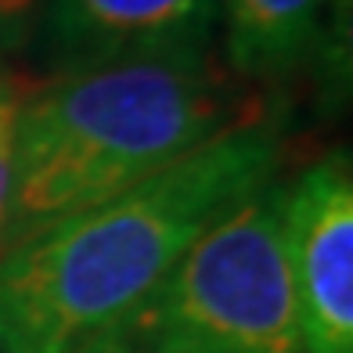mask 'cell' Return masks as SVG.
I'll use <instances>...</instances> for the list:
<instances>
[{
    "mask_svg": "<svg viewBox=\"0 0 353 353\" xmlns=\"http://www.w3.org/2000/svg\"><path fill=\"white\" fill-rule=\"evenodd\" d=\"M281 130L220 134L90 210L0 252V353H87L231 202L274 181Z\"/></svg>",
    "mask_w": 353,
    "mask_h": 353,
    "instance_id": "cell-1",
    "label": "cell"
},
{
    "mask_svg": "<svg viewBox=\"0 0 353 353\" xmlns=\"http://www.w3.org/2000/svg\"><path fill=\"white\" fill-rule=\"evenodd\" d=\"M256 119H263L256 94L210 43L61 69L54 83L22 101L0 252Z\"/></svg>",
    "mask_w": 353,
    "mask_h": 353,
    "instance_id": "cell-2",
    "label": "cell"
},
{
    "mask_svg": "<svg viewBox=\"0 0 353 353\" xmlns=\"http://www.w3.org/2000/svg\"><path fill=\"white\" fill-rule=\"evenodd\" d=\"M278 176L231 202L87 353H310L285 260Z\"/></svg>",
    "mask_w": 353,
    "mask_h": 353,
    "instance_id": "cell-3",
    "label": "cell"
},
{
    "mask_svg": "<svg viewBox=\"0 0 353 353\" xmlns=\"http://www.w3.org/2000/svg\"><path fill=\"white\" fill-rule=\"evenodd\" d=\"M285 260L310 353H353V170L339 148L285 188Z\"/></svg>",
    "mask_w": 353,
    "mask_h": 353,
    "instance_id": "cell-4",
    "label": "cell"
},
{
    "mask_svg": "<svg viewBox=\"0 0 353 353\" xmlns=\"http://www.w3.org/2000/svg\"><path fill=\"white\" fill-rule=\"evenodd\" d=\"M216 0H51L47 54L61 69L152 47L210 43Z\"/></svg>",
    "mask_w": 353,
    "mask_h": 353,
    "instance_id": "cell-5",
    "label": "cell"
},
{
    "mask_svg": "<svg viewBox=\"0 0 353 353\" xmlns=\"http://www.w3.org/2000/svg\"><path fill=\"white\" fill-rule=\"evenodd\" d=\"M335 0H223L228 58L238 76H278L314 54Z\"/></svg>",
    "mask_w": 353,
    "mask_h": 353,
    "instance_id": "cell-6",
    "label": "cell"
},
{
    "mask_svg": "<svg viewBox=\"0 0 353 353\" xmlns=\"http://www.w3.org/2000/svg\"><path fill=\"white\" fill-rule=\"evenodd\" d=\"M26 94L11 76L0 72V242L8 231L11 210V181H14V134H19V112Z\"/></svg>",
    "mask_w": 353,
    "mask_h": 353,
    "instance_id": "cell-7",
    "label": "cell"
},
{
    "mask_svg": "<svg viewBox=\"0 0 353 353\" xmlns=\"http://www.w3.org/2000/svg\"><path fill=\"white\" fill-rule=\"evenodd\" d=\"M47 0H0V58L22 47Z\"/></svg>",
    "mask_w": 353,
    "mask_h": 353,
    "instance_id": "cell-8",
    "label": "cell"
}]
</instances>
